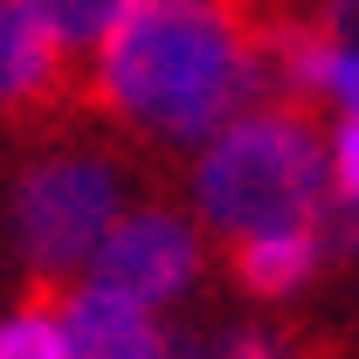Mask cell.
<instances>
[{
	"mask_svg": "<svg viewBox=\"0 0 359 359\" xmlns=\"http://www.w3.org/2000/svg\"><path fill=\"white\" fill-rule=\"evenodd\" d=\"M269 0H138L90 55L83 111L152 145H208L269 97Z\"/></svg>",
	"mask_w": 359,
	"mask_h": 359,
	"instance_id": "cell-1",
	"label": "cell"
},
{
	"mask_svg": "<svg viewBox=\"0 0 359 359\" xmlns=\"http://www.w3.org/2000/svg\"><path fill=\"white\" fill-rule=\"evenodd\" d=\"M194 215L222 242L269 235V228H311L332 208V152L318 132V111L304 104H256L228 132L201 145L194 173Z\"/></svg>",
	"mask_w": 359,
	"mask_h": 359,
	"instance_id": "cell-2",
	"label": "cell"
},
{
	"mask_svg": "<svg viewBox=\"0 0 359 359\" xmlns=\"http://www.w3.org/2000/svg\"><path fill=\"white\" fill-rule=\"evenodd\" d=\"M125 222V173L97 145H42L7 187V242L28 269V290H69L97 263L104 235Z\"/></svg>",
	"mask_w": 359,
	"mask_h": 359,
	"instance_id": "cell-3",
	"label": "cell"
},
{
	"mask_svg": "<svg viewBox=\"0 0 359 359\" xmlns=\"http://www.w3.org/2000/svg\"><path fill=\"white\" fill-rule=\"evenodd\" d=\"M76 111H83V62L21 0H0V125L21 138H55Z\"/></svg>",
	"mask_w": 359,
	"mask_h": 359,
	"instance_id": "cell-4",
	"label": "cell"
},
{
	"mask_svg": "<svg viewBox=\"0 0 359 359\" xmlns=\"http://www.w3.org/2000/svg\"><path fill=\"white\" fill-rule=\"evenodd\" d=\"M201 263H208V249H201V228L187 215H173V208H132L104 235L90 276L111 283V290H132L145 304H173L180 290H194Z\"/></svg>",
	"mask_w": 359,
	"mask_h": 359,
	"instance_id": "cell-5",
	"label": "cell"
},
{
	"mask_svg": "<svg viewBox=\"0 0 359 359\" xmlns=\"http://www.w3.org/2000/svg\"><path fill=\"white\" fill-rule=\"evenodd\" d=\"M62 332H69V359H166L173 353L152 304L132 290L97 283V276L62 290Z\"/></svg>",
	"mask_w": 359,
	"mask_h": 359,
	"instance_id": "cell-6",
	"label": "cell"
},
{
	"mask_svg": "<svg viewBox=\"0 0 359 359\" xmlns=\"http://www.w3.org/2000/svg\"><path fill=\"white\" fill-rule=\"evenodd\" d=\"M222 256H228V276H235L242 297L283 304V297H297L318 276V263H325V222L269 228V235H235V242H222Z\"/></svg>",
	"mask_w": 359,
	"mask_h": 359,
	"instance_id": "cell-7",
	"label": "cell"
},
{
	"mask_svg": "<svg viewBox=\"0 0 359 359\" xmlns=\"http://www.w3.org/2000/svg\"><path fill=\"white\" fill-rule=\"evenodd\" d=\"M21 7H28L48 35L69 48L76 62H83V55H97V48L111 42V28L132 14L138 0H21Z\"/></svg>",
	"mask_w": 359,
	"mask_h": 359,
	"instance_id": "cell-8",
	"label": "cell"
},
{
	"mask_svg": "<svg viewBox=\"0 0 359 359\" xmlns=\"http://www.w3.org/2000/svg\"><path fill=\"white\" fill-rule=\"evenodd\" d=\"M0 359H69V332H62V297L55 290H28L21 311L0 318Z\"/></svg>",
	"mask_w": 359,
	"mask_h": 359,
	"instance_id": "cell-9",
	"label": "cell"
},
{
	"mask_svg": "<svg viewBox=\"0 0 359 359\" xmlns=\"http://www.w3.org/2000/svg\"><path fill=\"white\" fill-rule=\"evenodd\" d=\"M332 339H304V332H269V325H235L222 339H208V359H325Z\"/></svg>",
	"mask_w": 359,
	"mask_h": 359,
	"instance_id": "cell-10",
	"label": "cell"
},
{
	"mask_svg": "<svg viewBox=\"0 0 359 359\" xmlns=\"http://www.w3.org/2000/svg\"><path fill=\"white\" fill-rule=\"evenodd\" d=\"M332 201L359 208V111H346V125L332 138Z\"/></svg>",
	"mask_w": 359,
	"mask_h": 359,
	"instance_id": "cell-11",
	"label": "cell"
},
{
	"mask_svg": "<svg viewBox=\"0 0 359 359\" xmlns=\"http://www.w3.org/2000/svg\"><path fill=\"white\" fill-rule=\"evenodd\" d=\"M283 7L311 14V21H318L339 48H353V55H359V0H283Z\"/></svg>",
	"mask_w": 359,
	"mask_h": 359,
	"instance_id": "cell-12",
	"label": "cell"
},
{
	"mask_svg": "<svg viewBox=\"0 0 359 359\" xmlns=\"http://www.w3.org/2000/svg\"><path fill=\"white\" fill-rule=\"evenodd\" d=\"M353 215H359V208H353ZM346 242H359V222H346Z\"/></svg>",
	"mask_w": 359,
	"mask_h": 359,
	"instance_id": "cell-13",
	"label": "cell"
},
{
	"mask_svg": "<svg viewBox=\"0 0 359 359\" xmlns=\"http://www.w3.org/2000/svg\"><path fill=\"white\" fill-rule=\"evenodd\" d=\"M325 359H339V346H325Z\"/></svg>",
	"mask_w": 359,
	"mask_h": 359,
	"instance_id": "cell-14",
	"label": "cell"
}]
</instances>
